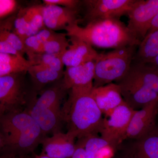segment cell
<instances>
[{
	"label": "cell",
	"mask_w": 158,
	"mask_h": 158,
	"mask_svg": "<svg viewBox=\"0 0 158 158\" xmlns=\"http://www.w3.org/2000/svg\"><path fill=\"white\" fill-rule=\"evenodd\" d=\"M133 158H158V127L137 140L126 143Z\"/></svg>",
	"instance_id": "ac0fdd59"
},
{
	"label": "cell",
	"mask_w": 158,
	"mask_h": 158,
	"mask_svg": "<svg viewBox=\"0 0 158 158\" xmlns=\"http://www.w3.org/2000/svg\"><path fill=\"white\" fill-rule=\"evenodd\" d=\"M158 98L141 110H136L124 137L126 140H137L151 132L157 127Z\"/></svg>",
	"instance_id": "30bf717a"
},
{
	"label": "cell",
	"mask_w": 158,
	"mask_h": 158,
	"mask_svg": "<svg viewBox=\"0 0 158 158\" xmlns=\"http://www.w3.org/2000/svg\"><path fill=\"white\" fill-rule=\"evenodd\" d=\"M76 134L73 132H59L52 137H45L41 141V154L52 158H71L76 148Z\"/></svg>",
	"instance_id": "8fae6325"
},
{
	"label": "cell",
	"mask_w": 158,
	"mask_h": 158,
	"mask_svg": "<svg viewBox=\"0 0 158 158\" xmlns=\"http://www.w3.org/2000/svg\"><path fill=\"white\" fill-rule=\"evenodd\" d=\"M44 5H34L27 7L28 21L33 35H36L46 27L44 19Z\"/></svg>",
	"instance_id": "cb8c5ba5"
},
{
	"label": "cell",
	"mask_w": 158,
	"mask_h": 158,
	"mask_svg": "<svg viewBox=\"0 0 158 158\" xmlns=\"http://www.w3.org/2000/svg\"><path fill=\"white\" fill-rule=\"evenodd\" d=\"M111 158H133L126 144L122 143Z\"/></svg>",
	"instance_id": "d6a6232c"
},
{
	"label": "cell",
	"mask_w": 158,
	"mask_h": 158,
	"mask_svg": "<svg viewBox=\"0 0 158 158\" xmlns=\"http://www.w3.org/2000/svg\"><path fill=\"white\" fill-rule=\"evenodd\" d=\"M69 37L74 36L92 47L117 49L128 46H138L141 41L118 19L96 20L85 27L77 22L65 29Z\"/></svg>",
	"instance_id": "7a4b0ae2"
},
{
	"label": "cell",
	"mask_w": 158,
	"mask_h": 158,
	"mask_svg": "<svg viewBox=\"0 0 158 158\" xmlns=\"http://www.w3.org/2000/svg\"><path fill=\"white\" fill-rule=\"evenodd\" d=\"M95 61L66 68L62 82L69 93L73 95L91 93L94 88Z\"/></svg>",
	"instance_id": "9c48e42d"
},
{
	"label": "cell",
	"mask_w": 158,
	"mask_h": 158,
	"mask_svg": "<svg viewBox=\"0 0 158 158\" xmlns=\"http://www.w3.org/2000/svg\"><path fill=\"white\" fill-rule=\"evenodd\" d=\"M26 110L39 126L44 136L61 132L60 127L63 122L62 108H40L31 102Z\"/></svg>",
	"instance_id": "9a60e30c"
},
{
	"label": "cell",
	"mask_w": 158,
	"mask_h": 158,
	"mask_svg": "<svg viewBox=\"0 0 158 158\" xmlns=\"http://www.w3.org/2000/svg\"><path fill=\"white\" fill-rule=\"evenodd\" d=\"M138 46H128L99 54L95 61L94 88L120 81L127 73Z\"/></svg>",
	"instance_id": "277c9868"
},
{
	"label": "cell",
	"mask_w": 158,
	"mask_h": 158,
	"mask_svg": "<svg viewBox=\"0 0 158 158\" xmlns=\"http://www.w3.org/2000/svg\"><path fill=\"white\" fill-rule=\"evenodd\" d=\"M27 73L24 72L0 77V116L25 111L37 96L34 91L29 92Z\"/></svg>",
	"instance_id": "5b68a950"
},
{
	"label": "cell",
	"mask_w": 158,
	"mask_h": 158,
	"mask_svg": "<svg viewBox=\"0 0 158 158\" xmlns=\"http://www.w3.org/2000/svg\"><path fill=\"white\" fill-rule=\"evenodd\" d=\"M71 158H97V156L87 152L82 145L77 143L74 152Z\"/></svg>",
	"instance_id": "4dcf8cb0"
},
{
	"label": "cell",
	"mask_w": 158,
	"mask_h": 158,
	"mask_svg": "<svg viewBox=\"0 0 158 158\" xmlns=\"http://www.w3.org/2000/svg\"><path fill=\"white\" fill-rule=\"evenodd\" d=\"M16 14L1 21L0 40L8 43L24 56L26 53L24 44L14 31V21Z\"/></svg>",
	"instance_id": "7402d4cb"
},
{
	"label": "cell",
	"mask_w": 158,
	"mask_h": 158,
	"mask_svg": "<svg viewBox=\"0 0 158 158\" xmlns=\"http://www.w3.org/2000/svg\"><path fill=\"white\" fill-rule=\"evenodd\" d=\"M64 55L43 53L35 54L30 61L35 65H40L58 72L63 71L64 64L62 60Z\"/></svg>",
	"instance_id": "d4e9b609"
},
{
	"label": "cell",
	"mask_w": 158,
	"mask_h": 158,
	"mask_svg": "<svg viewBox=\"0 0 158 158\" xmlns=\"http://www.w3.org/2000/svg\"><path fill=\"white\" fill-rule=\"evenodd\" d=\"M34 158H52L48 156L45 155L44 154L40 155H37L34 154Z\"/></svg>",
	"instance_id": "8d00e7d4"
},
{
	"label": "cell",
	"mask_w": 158,
	"mask_h": 158,
	"mask_svg": "<svg viewBox=\"0 0 158 158\" xmlns=\"http://www.w3.org/2000/svg\"><path fill=\"white\" fill-rule=\"evenodd\" d=\"M19 8L18 3L15 0L0 1V18L1 21L15 14Z\"/></svg>",
	"instance_id": "f1b7e54d"
},
{
	"label": "cell",
	"mask_w": 158,
	"mask_h": 158,
	"mask_svg": "<svg viewBox=\"0 0 158 158\" xmlns=\"http://www.w3.org/2000/svg\"><path fill=\"white\" fill-rule=\"evenodd\" d=\"M24 45L26 54L27 55L29 60L35 54L44 53V44L36 35L28 37L25 41Z\"/></svg>",
	"instance_id": "83f0119b"
},
{
	"label": "cell",
	"mask_w": 158,
	"mask_h": 158,
	"mask_svg": "<svg viewBox=\"0 0 158 158\" xmlns=\"http://www.w3.org/2000/svg\"><path fill=\"white\" fill-rule=\"evenodd\" d=\"M79 9L44 5V19L46 27L54 31L65 30L68 26L79 22Z\"/></svg>",
	"instance_id": "4fadbf2b"
},
{
	"label": "cell",
	"mask_w": 158,
	"mask_h": 158,
	"mask_svg": "<svg viewBox=\"0 0 158 158\" xmlns=\"http://www.w3.org/2000/svg\"><path fill=\"white\" fill-rule=\"evenodd\" d=\"M158 13V0H135L128 12L127 27L141 41L147 36Z\"/></svg>",
	"instance_id": "ba28073f"
},
{
	"label": "cell",
	"mask_w": 158,
	"mask_h": 158,
	"mask_svg": "<svg viewBox=\"0 0 158 158\" xmlns=\"http://www.w3.org/2000/svg\"><path fill=\"white\" fill-rule=\"evenodd\" d=\"M0 158H34V155L33 156L30 155L22 156H1Z\"/></svg>",
	"instance_id": "e575fe53"
},
{
	"label": "cell",
	"mask_w": 158,
	"mask_h": 158,
	"mask_svg": "<svg viewBox=\"0 0 158 158\" xmlns=\"http://www.w3.org/2000/svg\"><path fill=\"white\" fill-rule=\"evenodd\" d=\"M44 5H55L69 9H79L81 2L78 0H44Z\"/></svg>",
	"instance_id": "f546056e"
},
{
	"label": "cell",
	"mask_w": 158,
	"mask_h": 158,
	"mask_svg": "<svg viewBox=\"0 0 158 158\" xmlns=\"http://www.w3.org/2000/svg\"><path fill=\"white\" fill-rule=\"evenodd\" d=\"M32 84V90L40 93L48 85H52L62 80L64 72H58L42 65H34L28 70Z\"/></svg>",
	"instance_id": "d6986e66"
},
{
	"label": "cell",
	"mask_w": 158,
	"mask_h": 158,
	"mask_svg": "<svg viewBox=\"0 0 158 158\" xmlns=\"http://www.w3.org/2000/svg\"><path fill=\"white\" fill-rule=\"evenodd\" d=\"M135 111L125 102L105 116L100 134L114 152L124 141L125 136Z\"/></svg>",
	"instance_id": "8992f818"
},
{
	"label": "cell",
	"mask_w": 158,
	"mask_h": 158,
	"mask_svg": "<svg viewBox=\"0 0 158 158\" xmlns=\"http://www.w3.org/2000/svg\"><path fill=\"white\" fill-rule=\"evenodd\" d=\"M77 143L82 145L87 152L97 156L102 149L108 147H111L107 141L98 136H88L81 138L78 139Z\"/></svg>",
	"instance_id": "4316f807"
},
{
	"label": "cell",
	"mask_w": 158,
	"mask_h": 158,
	"mask_svg": "<svg viewBox=\"0 0 158 158\" xmlns=\"http://www.w3.org/2000/svg\"><path fill=\"white\" fill-rule=\"evenodd\" d=\"M157 126H158V123H157Z\"/></svg>",
	"instance_id": "74e56055"
},
{
	"label": "cell",
	"mask_w": 158,
	"mask_h": 158,
	"mask_svg": "<svg viewBox=\"0 0 158 158\" xmlns=\"http://www.w3.org/2000/svg\"><path fill=\"white\" fill-rule=\"evenodd\" d=\"M158 13L156 15L155 17L153 20L149 32L148 34L152 33L154 31H158Z\"/></svg>",
	"instance_id": "836d02e7"
},
{
	"label": "cell",
	"mask_w": 158,
	"mask_h": 158,
	"mask_svg": "<svg viewBox=\"0 0 158 158\" xmlns=\"http://www.w3.org/2000/svg\"><path fill=\"white\" fill-rule=\"evenodd\" d=\"M34 65V62L24 57L0 53V77L28 72Z\"/></svg>",
	"instance_id": "ffe728a7"
},
{
	"label": "cell",
	"mask_w": 158,
	"mask_h": 158,
	"mask_svg": "<svg viewBox=\"0 0 158 158\" xmlns=\"http://www.w3.org/2000/svg\"><path fill=\"white\" fill-rule=\"evenodd\" d=\"M125 102L135 110L142 108L158 98L157 93L143 85L123 81L116 83Z\"/></svg>",
	"instance_id": "5bb4252c"
},
{
	"label": "cell",
	"mask_w": 158,
	"mask_h": 158,
	"mask_svg": "<svg viewBox=\"0 0 158 158\" xmlns=\"http://www.w3.org/2000/svg\"><path fill=\"white\" fill-rule=\"evenodd\" d=\"M90 94L69 93L62 108V120L67 123L68 131L76 134L78 139L98 136L103 126L102 113Z\"/></svg>",
	"instance_id": "3957f363"
},
{
	"label": "cell",
	"mask_w": 158,
	"mask_h": 158,
	"mask_svg": "<svg viewBox=\"0 0 158 158\" xmlns=\"http://www.w3.org/2000/svg\"><path fill=\"white\" fill-rule=\"evenodd\" d=\"M120 81L143 85L158 94V71L149 63L133 61L127 73Z\"/></svg>",
	"instance_id": "2e32d148"
},
{
	"label": "cell",
	"mask_w": 158,
	"mask_h": 158,
	"mask_svg": "<svg viewBox=\"0 0 158 158\" xmlns=\"http://www.w3.org/2000/svg\"><path fill=\"white\" fill-rule=\"evenodd\" d=\"M69 37L70 45L62 57L66 68L76 67L96 61L99 54L93 47L77 37Z\"/></svg>",
	"instance_id": "7c38bea8"
},
{
	"label": "cell",
	"mask_w": 158,
	"mask_h": 158,
	"mask_svg": "<svg viewBox=\"0 0 158 158\" xmlns=\"http://www.w3.org/2000/svg\"><path fill=\"white\" fill-rule=\"evenodd\" d=\"M14 31L24 44L28 37L34 35L28 21L27 7L21 8L18 11L14 21Z\"/></svg>",
	"instance_id": "484cf974"
},
{
	"label": "cell",
	"mask_w": 158,
	"mask_h": 158,
	"mask_svg": "<svg viewBox=\"0 0 158 158\" xmlns=\"http://www.w3.org/2000/svg\"><path fill=\"white\" fill-rule=\"evenodd\" d=\"M148 63H149L150 65H152L158 71V56L154 59H153L152 61Z\"/></svg>",
	"instance_id": "d590c367"
},
{
	"label": "cell",
	"mask_w": 158,
	"mask_h": 158,
	"mask_svg": "<svg viewBox=\"0 0 158 158\" xmlns=\"http://www.w3.org/2000/svg\"><path fill=\"white\" fill-rule=\"evenodd\" d=\"M45 137L39 126L26 110L0 116L1 156L34 154Z\"/></svg>",
	"instance_id": "6da1fadb"
},
{
	"label": "cell",
	"mask_w": 158,
	"mask_h": 158,
	"mask_svg": "<svg viewBox=\"0 0 158 158\" xmlns=\"http://www.w3.org/2000/svg\"><path fill=\"white\" fill-rule=\"evenodd\" d=\"M90 94L105 116L110 114L119 105L125 102L120 88L116 83H112L93 88Z\"/></svg>",
	"instance_id": "e0dca14e"
},
{
	"label": "cell",
	"mask_w": 158,
	"mask_h": 158,
	"mask_svg": "<svg viewBox=\"0 0 158 158\" xmlns=\"http://www.w3.org/2000/svg\"><path fill=\"white\" fill-rule=\"evenodd\" d=\"M66 34L56 32L52 37L44 44V53L64 55L70 45Z\"/></svg>",
	"instance_id": "603a6c76"
},
{
	"label": "cell",
	"mask_w": 158,
	"mask_h": 158,
	"mask_svg": "<svg viewBox=\"0 0 158 158\" xmlns=\"http://www.w3.org/2000/svg\"><path fill=\"white\" fill-rule=\"evenodd\" d=\"M135 0H85L81 5L84 7V17L80 22L88 23L96 20L118 19L127 15Z\"/></svg>",
	"instance_id": "52a82bcc"
},
{
	"label": "cell",
	"mask_w": 158,
	"mask_h": 158,
	"mask_svg": "<svg viewBox=\"0 0 158 158\" xmlns=\"http://www.w3.org/2000/svg\"><path fill=\"white\" fill-rule=\"evenodd\" d=\"M0 53L24 57L22 54L13 46L3 40H0Z\"/></svg>",
	"instance_id": "1f68e13d"
},
{
	"label": "cell",
	"mask_w": 158,
	"mask_h": 158,
	"mask_svg": "<svg viewBox=\"0 0 158 158\" xmlns=\"http://www.w3.org/2000/svg\"><path fill=\"white\" fill-rule=\"evenodd\" d=\"M158 56V30L147 34L138 46L133 61L149 63Z\"/></svg>",
	"instance_id": "44dd1931"
}]
</instances>
